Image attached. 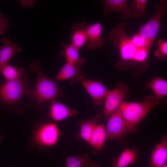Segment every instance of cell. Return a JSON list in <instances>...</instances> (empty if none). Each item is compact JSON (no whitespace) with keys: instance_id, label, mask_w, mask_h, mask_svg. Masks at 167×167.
<instances>
[{"instance_id":"cell-30","label":"cell","mask_w":167,"mask_h":167,"mask_svg":"<svg viewBox=\"0 0 167 167\" xmlns=\"http://www.w3.org/2000/svg\"><path fill=\"white\" fill-rule=\"evenodd\" d=\"M161 167H167V165L166 164L165 165H163L162 166H161Z\"/></svg>"},{"instance_id":"cell-13","label":"cell","mask_w":167,"mask_h":167,"mask_svg":"<svg viewBox=\"0 0 167 167\" xmlns=\"http://www.w3.org/2000/svg\"><path fill=\"white\" fill-rule=\"evenodd\" d=\"M51 101L49 115L54 121H60L78 113L77 110L71 109L60 102L54 100Z\"/></svg>"},{"instance_id":"cell-6","label":"cell","mask_w":167,"mask_h":167,"mask_svg":"<svg viewBox=\"0 0 167 167\" xmlns=\"http://www.w3.org/2000/svg\"><path fill=\"white\" fill-rule=\"evenodd\" d=\"M167 10V2L163 0L156 6V10L148 20L140 27L138 33L153 44L161 25V21Z\"/></svg>"},{"instance_id":"cell-22","label":"cell","mask_w":167,"mask_h":167,"mask_svg":"<svg viewBox=\"0 0 167 167\" xmlns=\"http://www.w3.org/2000/svg\"><path fill=\"white\" fill-rule=\"evenodd\" d=\"M0 73L4 77L6 80L18 79L25 75L23 68L8 64L0 68Z\"/></svg>"},{"instance_id":"cell-23","label":"cell","mask_w":167,"mask_h":167,"mask_svg":"<svg viewBox=\"0 0 167 167\" xmlns=\"http://www.w3.org/2000/svg\"><path fill=\"white\" fill-rule=\"evenodd\" d=\"M147 0H134L130 8L133 19H140L146 15L145 9Z\"/></svg>"},{"instance_id":"cell-15","label":"cell","mask_w":167,"mask_h":167,"mask_svg":"<svg viewBox=\"0 0 167 167\" xmlns=\"http://www.w3.org/2000/svg\"><path fill=\"white\" fill-rule=\"evenodd\" d=\"M167 142L165 138L156 145L151 153L149 167H161L166 164Z\"/></svg>"},{"instance_id":"cell-16","label":"cell","mask_w":167,"mask_h":167,"mask_svg":"<svg viewBox=\"0 0 167 167\" xmlns=\"http://www.w3.org/2000/svg\"><path fill=\"white\" fill-rule=\"evenodd\" d=\"M88 24L84 22L74 24L71 30V44L79 49L87 41Z\"/></svg>"},{"instance_id":"cell-19","label":"cell","mask_w":167,"mask_h":167,"mask_svg":"<svg viewBox=\"0 0 167 167\" xmlns=\"http://www.w3.org/2000/svg\"><path fill=\"white\" fill-rule=\"evenodd\" d=\"M106 139V134L104 124L98 125L92 134L90 144L96 150L99 151L103 148Z\"/></svg>"},{"instance_id":"cell-8","label":"cell","mask_w":167,"mask_h":167,"mask_svg":"<svg viewBox=\"0 0 167 167\" xmlns=\"http://www.w3.org/2000/svg\"><path fill=\"white\" fill-rule=\"evenodd\" d=\"M77 82L82 84L91 97L95 106L102 104L109 90L101 83L87 79L84 75H81L71 79L69 83L72 84Z\"/></svg>"},{"instance_id":"cell-12","label":"cell","mask_w":167,"mask_h":167,"mask_svg":"<svg viewBox=\"0 0 167 167\" xmlns=\"http://www.w3.org/2000/svg\"><path fill=\"white\" fill-rule=\"evenodd\" d=\"M84 62L85 59L83 58L80 61L75 63L66 62L56 76V79L61 81L84 75L81 69Z\"/></svg>"},{"instance_id":"cell-9","label":"cell","mask_w":167,"mask_h":167,"mask_svg":"<svg viewBox=\"0 0 167 167\" xmlns=\"http://www.w3.org/2000/svg\"><path fill=\"white\" fill-rule=\"evenodd\" d=\"M109 116L105 128L106 139H118L121 138L127 130L119 108Z\"/></svg>"},{"instance_id":"cell-28","label":"cell","mask_w":167,"mask_h":167,"mask_svg":"<svg viewBox=\"0 0 167 167\" xmlns=\"http://www.w3.org/2000/svg\"><path fill=\"white\" fill-rule=\"evenodd\" d=\"M84 165V167H101L100 165L91 161L89 157L86 160Z\"/></svg>"},{"instance_id":"cell-21","label":"cell","mask_w":167,"mask_h":167,"mask_svg":"<svg viewBox=\"0 0 167 167\" xmlns=\"http://www.w3.org/2000/svg\"><path fill=\"white\" fill-rule=\"evenodd\" d=\"M61 45L62 47L61 54L65 57L66 62L75 63L81 60L82 58L79 57V49L71 43H62Z\"/></svg>"},{"instance_id":"cell-10","label":"cell","mask_w":167,"mask_h":167,"mask_svg":"<svg viewBox=\"0 0 167 167\" xmlns=\"http://www.w3.org/2000/svg\"><path fill=\"white\" fill-rule=\"evenodd\" d=\"M103 15H106L112 12L121 13V19L127 21L133 19L130 8L127 6V0H104Z\"/></svg>"},{"instance_id":"cell-20","label":"cell","mask_w":167,"mask_h":167,"mask_svg":"<svg viewBox=\"0 0 167 167\" xmlns=\"http://www.w3.org/2000/svg\"><path fill=\"white\" fill-rule=\"evenodd\" d=\"M148 86L157 100L160 101L167 96V81L164 79L160 77L154 78L149 83Z\"/></svg>"},{"instance_id":"cell-24","label":"cell","mask_w":167,"mask_h":167,"mask_svg":"<svg viewBox=\"0 0 167 167\" xmlns=\"http://www.w3.org/2000/svg\"><path fill=\"white\" fill-rule=\"evenodd\" d=\"M89 157L87 153L76 156L67 157L66 167H83L86 159Z\"/></svg>"},{"instance_id":"cell-11","label":"cell","mask_w":167,"mask_h":167,"mask_svg":"<svg viewBox=\"0 0 167 167\" xmlns=\"http://www.w3.org/2000/svg\"><path fill=\"white\" fill-rule=\"evenodd\" d=\"M102 30V25L100 22L88 24L87 33L88 42L87 46L89 50H93L104 45V40L101 37Z\"/></svg>"},{"instance_id":"cell-4","label":"cell","mask_w":167,"mask_h":167,"mask_svg":"<svg viewBox=\"0 0 167 167\" xmlns=\"http://www.w3.org/2000/svg\"><path fill=\"white\" fill-rule=\"evenodd\" d=\"M61 133L55 123L45 122L37 125L33 129L30 138L29 147L41 151L55 145Z\"/></svg>"},{"instance_id":"cell-27","label":"cell","mask_w":167,"mask_h":167,"mask_svg":"<svg viewBox=\"0 0 167 167\" xmlns=\"http://www.w3.org/2000/svg\"><path fill=\"white\" fill-rule=\"evenodd\" d=\"M8 26V20L0 13V35L2 34Z\"/></svg>"},{"instance_id":"cell-26","label":"cell","mask_w":167,"mask_h":167,"mask_svg":"<svg viewBox=\"0 0 167 167\" xmlns=\"http://www.w3.org/2000/svg\"><path fill=\"white\" fill-rule=\"evenodd\" d=\"M131 39L134 45L138 49L144 48L150 50L153 45L138 33L134 34Z\"/></svg>"},{"instance_id":"cell-17","label":"cell","mask_w":167,"mask_h":167,"mask_svg":"<svg viewBox=\"0 0 167 167\" xmlns=\"http://www.w3.org/2000/svg\"><path fill=\"white\" fill-rule=\"evenodd\" d=\"M101 118V115L98 114L91 118L79 122L77 123L80 127L81 137L89 144L93 131Z\"/></svg>"},{"instance_id":"cell-18","label":"cell","mask_w":167,"mask_h":167,"mask_svg":"<svg viewBox=\"0 0 167 167\" xmlns=\"http://www.w3.org/2000/svg\"><path fill=\"white\" fill-rule=\"evenodd\" d=\"M139 158L135 152L126 148L114 162L113 167H126L136 163Z\"/></svg>"},{"instance_id":"cell-1","label":"cell","mask_w":167,"mask_h":167,"mask_svg":"<svg viewBox=\"0 0 167 167\" xmlns=\"http://www.w3.org/2000/svg\"><path fill=\"white\" fill-rule=\"evenodd\" d=\"M127 25L126 22L118 24L108 35L113 46L119 50L120 59L116 63V67L119 70H128L133 66V59L138 49L126 32L125 28Z\"/></svg>"},{"instance_id":"cell-14","label":"cell","mask_w":167,"mask_h":167,"mask_svg":"<svg viewBox=\"0 0 167 167\" xmlns=\"http://www.w3.org/2000/svg\"><path fill=\"white\" fill-rule=\"evenodd\" d=\"M3 45L0 48V68L7 64L15 52H21L22 48L17 43H13L6 37L2 39Z\"/></svg>"},{"instance_id":"cell-25","label":"cell","mask_w":167,"mask_h":167,"mask_svg":"<svg viewBox=\"0 0 167 167\" xmlns=\"http://www.w3.org/2000/svg\"><path fill=\"white\" fill-rule=\"evenodd\" d=\"M157 45V48L155 52V55L159 60L162 61L167 59V41L164 39L158 41Z\"/></svg>"},{"instance_id":"cell-2","label":"cell","mask_w":167,"mask_h":167,"mask_svg":"<svg viewBox=\"0 0 167 167\" xmlns=\"http://www.w3.org/2000/svg\"><path fill=\"white\" fill-rule=\"evenodd\" d=\"M154 96H146L140 102L122 101L119 107L127 130L133 131L149 112L159 103Z\"/></svg>"},{"instance_id":"cell-7","label":"cell","mask_w":167,"mask_h":167,"mask_svg":"<svg viewBox=\"0 0 167 167\" xmlns=\"http://www.w3.org/2000/svg\"><path fill=\"white\" fill-rule=\"evenodd\" d=\"M129 92L128 86L122 82L118 83L112 90H109L105 98L104 115L108 117L117 109L128 96Z\"/></svg>"},{"instance_id":"cell-5","label":"cell","mask_w":167,"mask_h":167,"mask_svg":"<svg viewBox=\"0 0 167 167\" xmlns=\"http://www.w3.org/2000/svg\"><path fill=\"white\" fill-rule=\"evenodd\" d=\"M31 90L25 76L11 80H5L0 86V99L4 102L11 104L16 102L28 95Z\"/></svg>"},{"instance_id":"cell-3","label":"cell","mask_w":167,"mask_h":167,"mask_svg":"<svg viewBox=\"0 0 167 167\" xmlns=\"http://www.w3.org/2000/svg\"><path fill=\"white\" fill-rule=\"evenodd\" d=\"M29 69L36 75L34 89L31 91L33 99L36 102L44 103L54 100L61 95L62 92L57 84L41 71L39 61H33Z\"/></svg>"},{"instance_id":"cell-29","label":"cell","mask_w":167,"mask_h":167,"mask_svg":"<svg viewBox=\"0 0 167 167\" xmlns=\"http://www.w3.org/2000/svg\"><path fill=\"white\" fill-rule=\"evenodd\" d=\"M3 137L0 135V141H2L3 140Z\"/></svg>"}]
</instances>
